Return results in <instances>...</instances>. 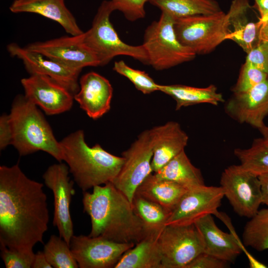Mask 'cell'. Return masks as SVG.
<instances>
[{"instance_id":"1","label":"cell","mask_w":268,"mask_h":268,"mask_svg":"<svg viewBox=\"0 0 268 268\" xmlns=\"http://www.w3.org/2000/svg\"><path fill=\"white\" fill-rule=\"evenodd\" d=\"M43 187L29 178L18 163L0 166V246L33 250L43 243L49 220Z\"/></svg>"},{"instance_id":"2","label":"cell","mask_w":268,"mask_h":268,"mask_svg":"<svg viewBox=\"0 0 268 268\" xmlns=\"http://www.w3.org/2000/svg\"><path fill=\"white\" fill-rule=\"evenodd\" d=\"M84 211L90 216V237L101 236L121 243L136 244L146 236L129 199L112 182L83 192Z\"/></svg>"},{"instance_id":"3","label":"cell","mask_w":268,"mask_h":268,"mask_svg":"<svg viewBox=\"0 0 268 268\" xmlns=\"http://www.w3.org/2000/svg\"><path fill=\"white\" fill-rule=\"evenodd\" d=\"M60 143L63 161L83 192L111 182L124 162L123 157L108 152L99 144L89 146L81 130L68 134Z\"/></svg>"},{"instance_id":"4","label":"cell","mask_w":268,"mask_h":268,"mask_svg":"<svg viewBox=\"0 0 268 268\" xmlns=\"http://www.w3.org/2000/svg\"><path fill=\"white\" fill-rule=\"evenodd\" d=\"M37 107L24 95L15 98L9 114L13 133L11 145L21 156L43 151L61 162L60 141Z\"/></svg>"},{"instance_id":"5","label":"cell","mask_w":268,"mask_h":268,"mask_svg":"<svg viewBox=\"0 0 268 268\" xmlns=\"http://www.w3.org/2000/svg\"><path fill=\"white\" fill-rule=\"evenodd\" d=\"M114 11L111 0L102 2L91 28L81 34L83 43L97 57L100 66L107 65L119 55L131 57L148 65V56L143 45H130L120 39L110 20Z\"/></svg>"},{"instance_id":"6","label":"cell","mask_w":268,"mask_h":268,"mask_svg":"<svg viewBox=\"0 0 268 268\" xmlns=\"http://www.w3.org/2000/svg\"><path fill=\"white\" fill-rule=\"evenodd\" d=\"M175 19L161 12L145 30L142 45L145 49L148 65L155 69H166L193 60L196 54L183 46L177 38L174 31Z\"/></svg>"},{"instance_id":"7","label":"cell","mask_w":268,"mask_h":268,"mask_svg":"<svg viewBox=\"0 0 268 268\" xmlns=\"http://www.w3.org/2000/svg\"><path fill=\"white\" fill-rule=\"evenodd\" d=\"M225 16L221 10L176 19L174 28L177 38L196 55L208 54L225 40Z\"/></svg>"},{"instance_id":"8","label":"cell","mask_w":268,"mask_h":268,"mask_svg":"<svg viewBox=\"0 0 268 268\" xmlns=\"http://www.w3.org/2000/svg\"><path fill=\"white\" fill-rule=\"evenodd\" d=\"M162 268H185L204 252L201 236L194 224L165 226L157 238Z\"/></svg>"},{"instance_id":"9","label":"cell","mask_w":268,"mask_h":268,"mask_svg":"<svg viewBox=\"0 0 268 268\" xmlns=\"http://www.w3.org/2000/svg\"><path fill=\"white\" fill-rule=\"evenodd\" d=\"M220 184L234 211L251 218L262 204L260 184L258 176L241 165L227 167L221 174Z\"/></svg>"},{"instance_id":"10","label":"cell","mask_w":268,"mask_h":268,"mask_svg":"<svg viewBox=\"0 0 268 268\" xmlns=\"http://www.w3.org/2000/svg\"><path fill=\"white\" fill-rule=\"evenodd\" d=\"M152 145L150 130L143 131L122 153L123 165L111 182L131 201L138 187L152 173Z\"/></svg>"},{"instance_id":"11","label":"cell","mask_w":268,"mask_h":268,"mask_svg":"<svg viewBox=\"0 0 268 268\" xmlns=\"http://www.w3.org/2000/svg\"><path fill=\"white\" fill-rule=\"evenodd\" d=\"M134 243H118L101 236L74 235L69 246L80 268H114Z\"/></svg>"},{"instance_id":"12","label":"cell","mask_w":268,"mask_h":268,"mask_svg":"<svg viewBox=\"0 0 268 268\" xmlns=\"http://www.w3.org/2000/svg\"><path fill=\"white\" fill-rule=\"evenodd\" d=\"M69 172L68 166L60 162L50 166L43 178L54 195L53 225L57 228L60 236L69 244L73 235L70 204L74 189V183L68 176Z\"/></svg>"},{"instance_id":"13","label":"cell","mask_w":268,"mask_h":268,"mask_svg":"<svg viewBox=\"0 0 268 268\" xmlns=\"http://www.w3.org/2000/svg\"><path fill=\"white\" fill-rule=\"evenodd\" d=\"M224 196L221 186L204 185L189 189L171 211L166 225L192 224L207 214L217 215Z\"/></svg>"},{"instance_id":"14","label":"cell","mask_w":268,"mask_h":268,"mask_svg":"<svg viewBox=\"0 0 268 268\" xmlns=\"http://www.w3.org/2000/svg\"><path fill=\"white\" fill-rule=\"evenodd\" d=\"M81 34L36 42L26 47L48 59L80 71L86 67L100 66L97 57L83 43Z\"/></svg>"},{"instance_id":"15","label":"cell","mask_w":268,"mask_h":268,"mask_svg":"<svg viewBox=\"0 0 268 268\" xmlns=\"http://www.w3.org/2000/svg\"><path fill=\"white\" fill-rule=\"evenodd\" d=\"M25 96L47 115L60 114L72 107L74 94L50 77L33 74L21 80Z\"/></svg>"},{"instance_id":"16","label":"cell","mask_w":268,"mask_h":268,"mask_svg":"<svg viewBox=\"0 0 268 268\" xmlns=\"http://www.w3.org/2000/svg\"><path fill=\"white\" fill-rule=\"evenodd\" d=\"M224 110L238 123L258 130L263 127L268 116V77L246 92L233 93L226 102Z\"/></svg>"},{"instance_id":"17","label":"cell","mask_w":268,"mask_h":268,"mask_svg":"<svg viewBox=\"0 0 268 268\" xmlns=\"http://www.w3.org/2000/svg\"><path fill=\"white\" fill-rule=\"evenodd\" d=\"M9 53L20 59L30 74L47 76L68 89L74 95L79 89L78 76L81 71L73 69L41 54L21 47L16 43L7 47Z\"/></svg>"},{"instance_id":"18","label":"cell","mask_w":268,"mask_h":268,"mask_svg":"<svg viewBox=\"0 0 268 268\" xmlns=\"http://www.w3.org/2000/svg\"><path fill=\"white\" fill-rule=\"evenodd\" d=\"M253 7L248 0H233L224 19L225 40L237 43L247 54L261 42V25L252 18Z\"/></svg>"},{"instance_id":"19","label":"cell","mask_w":268,"mask_h":268,"mask_svg":"<svg viewBox=\"0 0 268 268\" xmlns=\"http://www.w3.org/2000/svg\"><path fill=\"white\" fill-rule=\"evenodd\" d=\"M79 84L74 99L89 117L98 119L110 110L113 89L107 79L91 71L83 75Z\"/></svg>"},{"instance_id":"20","label":"cell","mask_w":268,"mask_h":268,"mask_svg":"<svg viewBox=\"0 0 268 268\" xmlns=\"http://www.w3.org/2000/svg\"><path fill=\"white\" fill-rule=\"evenodd\" d=\"M149 130L153 152L151 167L155 173L185 150L189 137L180 125L175 121H169Z\"/></svg>"},{"instance_id":"21","label":"cell","mask_w":268,"mask_h":268,"mask_svg":"<svg viewBox=\"0 0 268 268\" xmlns=\"http://www.w3.org/2000/svg\"><path fill=\"white\" fill-rule=\"evenodd\" d=\"M194 224L199 230L204 244V252L228 263L234 262L244 247L234 232L220 230L211 214L197 220Z\"/></svg>"},{"instance_id":"22","label":"cell","mask_w":268,"mask_h":268,"mask_svg":"<svg viewBox=\"0 0 268 268\" xmlns=\"http://www.w3.org/2000/svg\"><path fill=\"white\" fill-rule=\"evenodd\" d=\"M9 9L13 13L29 12L42 15L59 23L72 36L83 33L67 7L65 0H14Z\"/></svg>"},{"instance_id":"23","label":"cell","mask_w":268,"mask_h":268,"mask_svg":"<svg viewBox=\"0 0 268 268\" xmlns=\"http://www.w3.org/2000/svg\"><path fill=\"white\" fill-rule=\"evenodd\" d=\"M175 182L162 179L150 174L137 188V194L172 211L188 190Z\"/></svg>"},{"instance_id":"24","label":"cell","mask_w":268,"mask_h":268,"mask_svg":"<svg viewBox=\"0 0 268 268\" xmlns=\"http://www.w3.org/2000/svg\"><path fill=\"white\" fill-rule=\"evenodd\" d=\"M159 91L171 96L176 101V110L203 103L217 106L224 102L222 94L217 91V87L213 84L205 87L159 84Z\"/></svg>"},{"instance_id":"25","label":"cell","mask_w":268,"mask_h":268,"mask_svg":"<svg viewBox=\"0 0 268 268\" xmlns=\"http://www.w3.org/2000/svg\"><path fill=\"white\" fill-rule=\"evenodd\" d=\"M157 238L144 237L123 254L114 268H162Z\"/></svg>"},{"instance_id":"26","label":"cell","mask_w":268,"mask_h":268,"mask_svg":"<svg viewBox=\"0 0 268 268\" xmlns=\"http://www.w3.org/2000/svg\"><path fill=\"white\" fill-rule=\"evenodd\" d=\"M154 174L160 179L175 182L188 189L205 185L201 170L191 163L185 150Z\"/></svg>"},{"instance_id":"27","label":"cell","mask_w":268,"mask_h":268,"mask_svg":"<svg viewBox=\"0 0 268 268\" xmlns=\"http://www.w3.org/2000/svg\"><path fill=\"white\" fill-rule=\"evenodd\" d=\"M132 205L143 224L146 236L158 237L166 226L171 211L137 194L133 197Z\"/></svg>"},{"instance_id":"28","label":"cell","mask_w":268,"mask_h":268,"mask_svg":"<svg viewBox=\"0 0 268 268\" xmlns=\"http://www.w3.org/2000/svg\"><path fill=\"white\" fill-rule=\"evenodd\" d=\"M148 2L175 19L221 11L215 0H148Z\"/></svg>"},{"instance_id":"29","label":"cell","mask_w":268,"mask_h":268,"mask_svg":"<svg viewBox=\"0 0 268 268\" xmlns=\"http://www.w3.org/2000/svg\"><path fill=\"white\" fill-rule=\"evenodd\" d=\"M234 154L245 170L259 177L268 173V145L262 137L254 140L247 148H237Z\"/></svg>"},{"instance_id":"30","label":"cell","mask_w":268,"mask_h":268,"mask_svg":"<svg viewBox=\"0 0 268 268\" xmlns=\"http://www.w3.org/2000/svg\"><path fill=\"white\" fill-rule=\"evenodd\" d=\"M245 245L257 251L268 249V208L258 211L246 224L243 232Z\"/></svg>"},{"instance_id":"31","label":"cell","mask_w":268,"mask_h":268,"mask_svg":"<svg viewBox=\"0 0 268 268\" xmlns=\"http://www.w3.org/2000/svg\"><path fill=\"white\" fill-rule=\"evenodd\" d=\"M43 252L53 268H79L69 244L60 236L52 235L44 246Z\"/></svg>"},{"instance_id":"32","label":"cell","mask_w":268,"mask_h":268,"mask_svg":"<svg viewBox=\"0 0 268 268\" xmlns=\"http://www.w3.org/2000/svg\"><path fill=\"white\" fill-rule=\"evenodd\" d=\"M113 70L127 77L138 90L144 94L159 91V84H157L148 73L131 67L123 61L115 62Z\"/></svg>"},{"instance_id":"33","label":"cell","mask_w":268,"mask_h":268,"mask_svg":"<svg viewBox=\"0 0 268 268\" xmlns=\"http://www.w3.org/2000/svg\"><path fill=\"white\" fill-rule=\"evenodd\" d=\"M268 76L247 62L243 65L237 81L232 89L233 93L246 92L265 80Z\"/></svg>"},{"instance_id":"34","label":"cell","mask_w":268,"mask_h":268,"mask_svg":"<svg viewBox=\"0 0 268 268\" xmlns=\"http://www.w3.org/2000/svg\"><path fill=\"white\" fill-rule=\"evenodd\" d=\"M0 256L6 268H30L35 253L33 250H23L0 246Z\"/></svg>"},{"instance_id":"35","label":"cell","mask_w":268,"mask_h":268,"mask_svg":"<svg viewBox=\"0 0 268 268\" xmlns=\"http://www.w3.org/2000/svg\"><path fill=\"white\" fill-rule=\"evenodd\" d=\"M114 10L122 12L126 19L134 21L145 15L144 5L148 0H111Z\"/></svg>"},{"instance_id":"36","label":"cell","mask_w":268,"mask_h":268,"mask_svg":"<svg viewBox=\"0 0 268 268\" xmlns=\"http://www.w3.org/2000/svg\"><path fill=\"white\" fill-rule=\"evenodd\" d=\"M246 62L262 70L268 76V43L261 42L247 54Z\"/></svg>"},{"instance_id":"37","label":"cell","mask_w":268,"mask_h":268,"mask_svg":"<svg viewBox=\"0 0 268 268\" xmlns=\"http://www.w3.org/2000/svg\"><path fill=\"white\" fill-rule=\"evenodd\" d=\"M228 262L202 252L191 261L185 268H223Z\"/></svg>"},{"instance_id":"38","label":"cell","mask_w":268,"mask_h":268,"mask_svg":"<svg viewBox=\"0 0 268 268\" xmlns=\"http://www.w3.org/2000/svg\"><path fill=\"white\" fill-rule=\"evenodd\" d=\"M13 133L9 114L0 117V149L3 150L12 144Z\"/></svg>"},{"instance_id":"39","label":"cell","mask_w":268,"mask_h":268,"mask_svg":"<svg viewBox=\"0 0 268 268\" xmlns=\"http://www.w3.org/2000/svg\"><path fill=\"white\" fill-rule=\"evenodd\" d=\"M32 268H53L47 260L43 251H38L35 254Z\"/></svg>"},{"instance_id":"40","label":"cell","mask_w":268,"mask_h":268,"mask_svg":"<svg viewBox=\"0 0 268 268\" xmlns=\"http://www.w3.org/2000/svg\"><path fill=\"white\" fill-rule=\"evenodd\" d=\"M260 184L262 203L268 206V173L258 177Z\"/></svg>"},{"instance_id":"41","label":"cell","mask_w":268,"mask_h":268,"mask_svg":"<svg viewBox=\"0 0 268 268\" xmlns=\"http://www.w3.org/2000/svg\"><path fill=\"white\" fill-rule=\"evenodd\" d=\"M255 5L260 17L264 16L268 12V0H254Z\"/></svg>"},{"instance_id":"42","label":"cell","mask_w":268,"mask_h":268,"mask_svg":"<svg viewBox=\"0 0 268 268\" xmlns=\"http://www.w3.org/2000/svg\"><path fill=\"white\" fill-rule=\"evenodd\" d=\"M259 39L261 42L268 43V20L260 24Z\"/></svg>"},{"instance_id":"43","label":"cell","mask_w":268,"mask_h":268,"mask_svg":"<svg viewBox=\"0 0 268 268\" xmlns=\"http://www.w3.org/2000/svg\"><path fill=\"white\" fill-rule=\"evenodd\" d=\"M249 262L250 267L251 268H266L268 267L263 263L259 261L247 251L245 253Z\"/></svg>"},{"instance_id":"44","label":"cell","mask_w":268,"mask_h":268,"mask_svg":"<svg viewBox=\"0 0 268 268\" xmlns=\"http://www.w3.org/2000/svg\"><path fill=\"white\" fill-rule=\"evenodd\" d=\"M262 135L265 142L268 145V126L265 125L258 130Z\"/></svg>"},{"instance_id":"45","label":"cell","mask_w":268,"mask_h":268,"mask_svg":"<svg viewBox=\"0 0 268 268\" xmlns=\"http://www.w3.org/2000/svg\"><path fill=\"white\" fill-rule=\"evenodd\" d=\"M267 20H268V12L266 13L264 16L260 17L259 21V24Z\"/></svg>"}]
</instances>
